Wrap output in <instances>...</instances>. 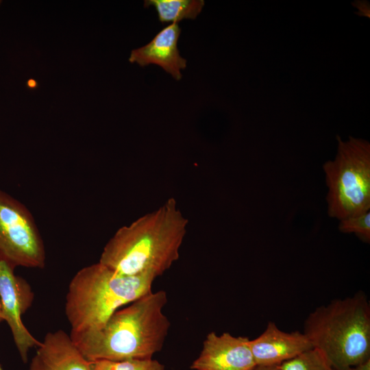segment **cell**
Here are the masks:
<instances>
[{
    "mask_svg": "<svg viewBox=\"0 0 370 370\" xmlns=\"http://www.w3.org/2000/svg\"><path fill=\"white\" fill-rule=\"evenodd\" d=\"M188 219L171 197L156 210L120 227L101 252L99 262L124 275H162L180 258Z\"/></svg>",
    "mask_w": 370,
    "mask_h": 370,
    "instance_id": "1",
    "label": "cell"
},
{
    "mask_svg": "<svg viewBox=\"0 0 370 370\" xmlns=\"http://www.w3.org/2000/svg\"><path fill=\"white\" fill-rule=\"evenodd\" d=\"M166 303V291H151L116 310L101 329L70 336L88 361L152 358L170 328Z\"/></svg>",
    "mask_w": 370,
    "mask_h": 370,
    "instance_id": "2",
    "label": "cell"
},
{
    "mask_svg": "<svg viewBox=\"0 0 370 370\" xmlns=\"http://www.w3.org/2000/svg\"><path fill=\"white\" fill-rule=\"evenodd\" d=\"M155 279L149 274L121 275L99 262L81 269L66 297L71 334L101 329L116 310L152 291Z\"/></svg>",
    "mask_w": 370,
    "mask_h": 370,
    "instance_id": "3",
    "label": "cell"
},
{
    "mask_svg": "<svg viewBox=\"0 0 370 370\" xmlns=\"http://www.w3.org/2000/svg\"><path fill=\"white\" fill-rule=\"evenodd\" d=\"M304 334L335 370L370 359V305L360 291L316 308L304 322Z\"/></svg>",
    "mask_w": 370,
    "mask_h": 370,
    "instance_id": "4",
    "label": "cell"
},
{
    "mask_svg": "<svg viewBox=\"0 0 370 370\" xmlns=\"http://www.w3.org/2000/svg\"><path fill=\"white\" fill-rule=\"evenodd\" d=\"M338 152L326 162L328 214L339 221L370 210V145L353 137L338 136Z\"/></svg>",
    "mask_w": 370,
    "mask_h": 370,
    "instance_id": "5",
    "label": "cell"
},
{
    "mask_svg": "<svg viewBox=\"0 0 370 370\" xmlns=\"http://www.w3.org/2000/svg\"><path fill=\"white\" fill-rule=\"evenodd\" d=\"M45 249L27 208L0 190V260L11 267L43 268Z\"/></svg>",
    "mask_w": 370,
    "mask_h": 370,
    "instance_id": "6",
    "label": "cell"
},
{
    "mask_svg": "<svg viewBox=\"0 0 370 370\" xmlns=\"http://www.w3.org/2000/svg\"><path fill=\"white\" fill-rule=\"evenodd\" d=\"M34 295L29 285L16 276L14 269L0 260V300L3 320L11 330L14 341L24 362L29 349L38 347L37 341L27 330L21 316L30 307Z\"/></svg>",
    "mask_w": 370,
    "mask_h": 370,
    "instance_id": "7",
    "label": "cell"
},
{
    "mask_svg": "<svg viewBox=\"0 0 370 370\" xmlns=\"http://www.w3.org/2000/svg\"><path fill=\"white\" fill-rule=\"evenodd\" d=\"M249 338L228 332L206 336L199 356L190 365L194 370H252L256 366Z\"/></svg>",
    "mask_w": 370,
    "mask_h": 370,
    "instance_id": "8",
    "label": "cell"
},
{
    "mask_svg": "<svg viewBox=\"0 0 370 370\" xmlns=\"http://www.w3.org/2000/svg\"><path fill=\"white\" fill-rule=\"evenodd\" d=\"M249 346L256 365H280L313 348L304 332L282 331L271 321Z\"/></svg>",
    "mask_w": 370,
    "mask_h": 370,
    "instance_id": "9",
    "label": "cell"
},
{
    "mask_svg": "<svg viewBox=\"0 0 370 370\" xmlns=\"http://www.w3.org/2000/svg\"><path fill=\"white\" fill-rule=\"evenodd\" d=\"M28 370H92L70 336L59 330L46 334Z\"/></svg>",
    "mask_w": 370,
    "mask_h": 370,
    "instance_id": "10",
    "label": "cell"
},
{
    "mask_svg": "<svg viewBox=\"0 0 370 370\" xmlns=\"http://www.w3.org/2000/svg\"><path fill=\"white\" fill-rule=\"evenodd\" d=\"M180 32L177 23L166 26L146 45L132 50L129 61L141 66L158 65L176 80L181 79V70L186 69V60L180 55L177 48Z\"/></svg>",
    "mask_w": 370,
    "mask_h": 370,
    "instance_id": "11",
    "label": "cell"
},
{
    "mask_svg": "<svg viewBox=\"0 0 370 370\" xmlns=\"http://www.w3.org/2000/svg\"><path fill=\"white\" fill-rule=\"evenodd\" d=\"M204 5V0H146L144 6H153L162 23H177L183 19H195Z\"/></svg>",
    "mask_w": 370,
    "mask_h": 370,
    "instance_id": "12",
    "label": "cell"
},
{
    "mask_svg": "<svg viewBox=\"0 0 370 370\" xmlns=\"http://www.w3.org/2000/svg\"><path fill=\"white\" fill-rule=\"evenodd\" d=\"M281 370H335L325 356L312 348L279 365Z\"/></svg>",
    "mask_w": 370,
    "mask_h": 370,
    "instance_id": "13",
    "label": "cell"
},
{
    "mask_svg": "<svg viewBox=\"0 0 370 370\" xmlns=\"http://www.w3.org/2000/svg\"><path fill=\"white\" fill-rule=\"evenodd\" d=\"M90 362L92 370H164L162 364L152 358Z\"/></svg>",
    "mask_w": 370,
    "mask_h": 370,
    "instance_id": "14",
    "label": "cell"
},
{
    "mask_svg": "<svg viewBox=\"0 0 370 370\" xmlns=\"http://www.w3.org/2000/svg\"><path fill=\"white\" fill-rule=\"evenodd\" d=\"M338 229L346 234L353 233L362 241L370 242V210L339 221Z\"/></svg>",
    "mask_w": 370,
    "mask_h": 370,
    "instance_id": "15",
    "label": "cell"
},
{
    "mask_svg": "<svg viewBox=\"0 0 370 370\" xmlns=\"http://www.w3.org/2000/svg\"><path fill=\"white\" fill-rule=\"evenodd\" d=\"M343 370H370V359L357 365L350 366Z\"/></svg>",
    "mask_w": 370,
    "mask_h": 370,
    "instance_id": "16",
    "label": "cell"
},
{
    "mask_svg": "<svg viewBox=\"0 0 370 370\" xmlns=\"http://www.w3.org/2000/svg\"><path fill=\"white\" fill-rule=\"evenodd\" d=\"M252 370H281L279 365H256Z\"/></svg>",
    "mask_w": 370,
    "mask_h": 370,
    "instance_id": "17",
    "label": "cell"
},
{
    "mask_svg": "<svg viewBox=\"0 0 370 370\" xmlns=\"http://www.w3.org/2000/svg\"><path fill=\"white\" fill-rule=\"evenodd\" d=\"M3 321V314H2V308H1V303L0 300V323Z\"/></svg>",
    "mask_w": 370,
    "mask_h": 370,
    "instance_id": "18",
    "label": "cell"
},
{
    "mask_svg": "<svg viewBox=\"0 0 370 370\" xmlns=\"http://www.w3.org/2000/svg\"><path fill=\"white\" fill-rule=\"evenodd\" d=\"M0 370H3L1 365H0Z\"/></svg>",
    "mask_w": 370,
    "mask_h": 370,
    "instance_id": "19",
    "label": "cell"
}]
</instances>
